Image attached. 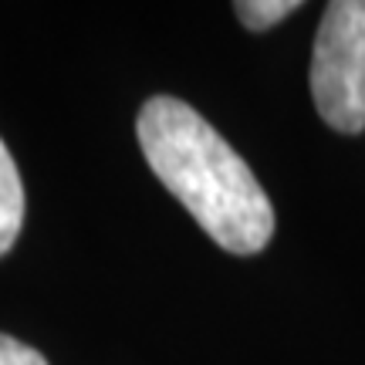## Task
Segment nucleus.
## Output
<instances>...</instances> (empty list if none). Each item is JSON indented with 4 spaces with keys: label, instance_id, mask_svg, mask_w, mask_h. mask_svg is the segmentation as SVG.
Returning <instances> with one entry per match:
<instances>
[{
    "label": "nucleus",
    "instance_id": "f257e3e1",
    "mask_svg": "<svg viewBox=\"0 0 365 365\" xmlns=\"http://www.w3.org/2000/svg\"><path fill=\"white\" fill-rule=\"evenodd\" d=\"M135 135L145 163L193 220L230 254H257L274 237V207L254 170L193 105L156 95Z\"/></svg>",
    "mask_w": 365,
    "mask_h": 365
},
{
    "label": "nucleus",
    "instance_id": "f03ea898",
    "mask_svg": "<svg viewBox=\"0 0 365 365\" xmlns=\"http://www.w3.org/2000/svg\"><path fill=\"white\" fill-rule=\"evenodd\" d=\"M312 95L328 129H365V0H335L322 14L312 51Z\"/></svg>",
    "mask_w": 365,
    "mask_h": 365
},
{
    "label": "nucleus",
    "instance_id": "7ed1b4c3",
    "mask_svg": "<svg viewBox=\"0 0 365 365\" xmlns=\"http://www.w3.org/2000/svg\"><path fill=\"white\" fill-rule=\"evenodd\" d=\"M21 223H24V182L14 156L0 139V257L14 247Z\"/></svg>",
    "mask_w": 365,
    "mask_h": 365
},
{
    "label": "nucleus",
    "instance_id": "20e7f679",
    "mask_svg": "<svg viewBox=\"0 0 365 365\" xmlns=\"http://www.w3.org/2000/svg\"><path fill=\"white\" fill-rule=\"evenodd\" d=\"M298 7V0H240V4H234L240 24L250 27V31H267V27L281 24L287 14H294Z\"/></svg>",
    "mask_w": 365,
    "mask_h": 365
},
{
    "label": "nucleus",
    "instance_id": "39448f33",
    "mask_svg": "<svg viewBox=\"0 0 365 365\" xmlns=\"http://www.w3.org/2000/svg\"><path fill=\"white\" fill-rule=\"evenodd\" d=\"M0 365H48V359L38 349H31V345L0 331Z\"/></svg>",
    "mask_w": 365,
    "mask_h": 365
}]
</instances>
